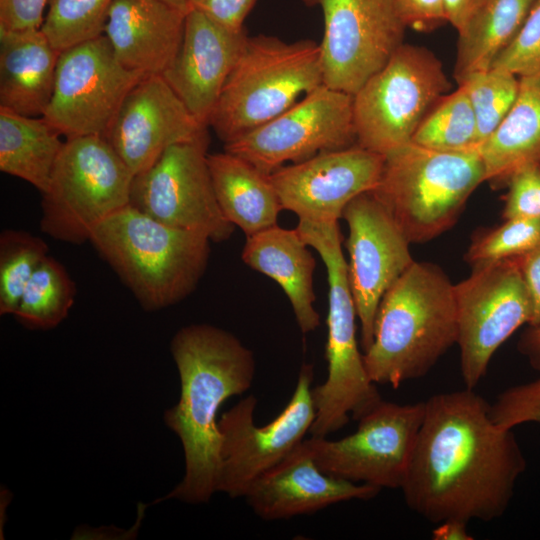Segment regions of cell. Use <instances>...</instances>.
Segmentation results:
<instances>
[{
	"instance_id": "6da1fadb",
	"label": "cell",
	"mask_w": 540,
	"mask_h": 540,
	"mask_svg": "<svg viewBox=\"0 0 540 540\" xmlns=\"http://www.w3.org/2000/svg\"><path fill=\"white\" fill-rule=\"evenodd\" d=\"M526 465L513 429L497 425L490 403L465 387L425 401L401 490L406 505L431 523L489 522L505 513Z\"/></svg>"
},
{
	"instance_id": "7a4b0ae2",
	"label": "cell",
	"mask_w": 540,
	"mask_h": 540,
	"mask_svg": "<svg viewBox=\"0 0 540 540\" xmlns=\"http://www.w3.org/2000/svg\"><path fill=\"white\" fill-rule=\"evenodd\" d=\"M170 351L180 379L178 402L163 419L179 438L185 458L180 483L160 500L207 503L218 492L222 404L253 384L254 353L234 334L210 324H191L173 336Z\"/></svg>"
},
{
	"instance_id": "3957f363",
	"label": "cell",
	"mask_w": 540,
	"mask_h": 540,
	"mask_svg": "<svg viewBox=\"0 0 540 540\" xmlns=\"http://www.w3.org/2000/svg\"><path fill=\"white\" fill-rule=\"evenodd\" d=\"M457 338L454 284L438 265L414 261L379 303L366 371L376 385L398 388L425 376Z\"/></svg>"
},
{
	"instance_id": "277c9868",
	"label": "cell",
	"mask_w": 540,
	"mask_h": 540,
	"mask_svg": "<svg viewBox=\"0 0 540 540\" xmlns=\"http://www.w3.org/2000/svg\"><path fill=\"white\" fill-rule=\"evenodd\" d=\"M89 242L148 312L187 298L210 256L204 234L161 223L130 204L99 224Z\"/></svg>"
},
{
	"instance_id": "5b68a950",
	"label": "cell",
	"mask_w": 540,
	"mask_h": 540,
	"mask_svg": "<svg viewBox=\"0 0 540 540\" xmlns=\"http://www.w3.org/2000/svg\"><path fill=\"white\" fill-rule=\"evenodd\" d=\"M308 246L316 250L329 285L326 380L312 388L315 419L310 435L327 437L350 420H359L383 399L370 379L356 337L357 312L342 251L338 221L299 220L296 227Z\"/></svg>"
},
{
	"instance_id": "8992f818",
	"label": "cell",
	"mask_w": 540,
	"mask_h": 540,
	"mask_svg": "<svg viewBox=\"0 0 540 540\" xmlns=\"http://www.w3.org/2000/svg\"><path fill=\"white\" fill-rule=\"evenodd\" d=\"M323 84L320 44L248 36L208 126L228 144L277 117Z\"/></svg>"
},
{
	"instance_id": "52a82bcc",
	"label": "cell",
	"mask_w": 540,
	"mask_h": 540,
	"mask_svg": "<svg viewBox=\"0 0 540 540\" xmlns=\"http://www.w3.org/2000/svg\"><path fill=\"white\" fill-rule=\"evenodd\" d=\"M482 182L485 167L479 150L443 152L409 142L385 155L372 192L408 241L423 243L457 222Z\"/></svg>"
},
{
	"instance_id": "ba28073f",
	"label": "cell",
	"mask_w": 540,
	"mask_h": 540,
	"mask_svg": "<svg viewBox=\"0 0 540 540\" xmlns=\"http://www.w3.org/2000/svg\"><path fill=\"white\" fill-rule=\"evenodd\" d=\"M133 173L104 136L67 138L42 193L41 231L70 244L130 204Z\"/></svg>"
},
{
	"instance_id": "9c48e42d",
	"label": "cell",
	"mask_w": 540,
	"mask_h": 540,
	"mask_svg": "<svg viewBox=\"0 0 540 540\" xmlns=\"http://www.w3.org/2000/svg\"><path fill=\"white\" fill-rule=\"evenodd\" d=\"M450 88L431 51L403 43L353 95L357 145L385 156L411 142L424 116Z\"/></svg>"
},
{
	"instance_id": "30bf717a",
	"label": "cell",
	"mask_w": 540,
	"mask_h": 540,
	"mask_svg": "<svg viewBox=\"0 0 540 540\" xmlns=\"http://www.w3.org/2000/svg\"><path fill=\"white\" fill-rule=\"evenodd\" d=\"M313 366L302 364L294 392L271 422L254 421L257 398L248 395L218 420L221 465L218 492L245 497L251 484L292 452L310 432L315 419Z\"/></svg>"
},
{
	"instance_id": "8fae6325",
	"label": "cell",
	"mask_w": 540,
	"mask_h": 540,
	"mask_svg": "<svg viewBox=\"0 0 540 540\" xmlns=\"http://www.w3.org/2000/svg\"><path fill=\"white\" fill-rule=\"evenodd\" d=\"M460 370L466 388L485 376L492 356L521 326L532 304L516 258L472 267L454 284Z\"/></svg>"
},
{
	"instance_id": "7c38bea8",
	"label": "cell",
	"mask_w": 540,
	"mask_h": 540,
	"mask_svg": "<svg viewBox=\"0 0 540 540\" xmlns=\"http://www.w3.org/2000/svg\"><path fill=\"white\" fill-rule=\"evenodd\" d=\"M208 133L166 149L147 169L134 175L130 205L170 226L204 234L219 243L235 226L216 198L209 165Z\"/></svg>"
},
{
	"instance_id": "4fadbf2b",
	"label": "cell",
	"mask_w": 540,
	"mask_h": 540,
	"mask_svg": "<svg viewBox=\"0 0 540 540\" xmlns=\"http://www.w3.org/2000/svg\"><path fill=\"white\" fill-rule=\"evenodd\" d=\"M145 75L125 67L105 35L61 51L42 117L65 139L105 136L125 97Z\"/></svg>"
},
{
	"instance_id": "5bb4252c",
	"label": "cell",
	"mask_w": 540,
	"mask_h": 540,
	"mask_svg": "<svg viewBox=\"0 0 540 540\" xmlns=\"http://www.w3.org/2000/svg\"><path fill=\"white\" fill-rule=\"evenodd\" d=\"M425 401L400 405L382 400L338 440L308 439L317 466L355 483L401 489L424 418Z\"/></svg>"
},
{
	"instance_id": "9a60e30c",
	"label": "cell",
	"mask_w": 540,
	"mask_h": 540,
	"mask_svg": "<svg viewBox=\"0 0 540 540\" xmlns=\"http://www.w3.org/2000/svg\"><path fill=\"white\" fill-rule=\"evenodd\" d=\"M356 144L353 95L321 85L277 117L225 144L224 150L270 175L287 162Z\"/></svg>"
},
{
	"instance_id": "2e32d148",
	"label": "cell",
	"mask_w": 540,
	"mask_h": 540,
	"mask_svg": "<svg viewBox=\"0 0 540 540\" xmlns=\"http://www.w3.org/2000/svg\"><path fill=\"white\" fill-rule=\"evenodd\" d=\"M323 14V84L354 95L403 44L407 26L393 0H304Z\"/></svg>"
},
{
	"instance_id": "e0dca14e",
	"label": "cell",
	"mask_w": 540,
	"mask_h": 540,
	"mask_svg": "<svg viewBox=\"0 0 540 540\" xmlns=\"http://www.w3.org/2000/svg\"><path fill=\"white\" fill-rule=\"evenodd\" d=\"M349 234L348 278L365 352L373 341L379 303L386 291L415 261L410 242L372 191L348 203L342 213Z\"/></svg>"
},
{
	"instance_id": "ac0fdd59",
	"label": "cell",
	"mask_w": 540,
	"mask_h": 540,
	"mask_svg": "<svg viewBox=\"0 0 540 540\" xmlns=\"http://www.w3.org/2000/svg\"><path fill=\"white\" fill-rule=\"evenodd\" d=\"M384 160L356 144L284 165L269 176L283 210L303 221L332 222L355 197L376 188Z\"/></svg>"
},
{
	"instance_id": "d6986e66",
	"label": "cell",
	"mask_w": 540,
	"mask_h": 540,
	"mask_svg": "<svg viewBox=\"0 0 540 540\" xmlns=\"http://www.w3.org/2000/svg\"><path fill=\"white\" fill-rule=\"evenodd\" d=\"M207 134L160 74H146L125 97L105 138L136 175L170 146Z\"/></svg>"
},
{
	"instance_id": "ffe728a7",
	"label": "cell",
	"mask_w": 540,
	"mask_h": 540,
	"mask_svg": "<svg viewBox=\"0 0 540 540\" xmlns=\"http://www.w3.org/2000/svg\"><path fill=\"white\" fill-rule=\"evenodd\" d=\"M248 35L190 9L172 62L161 74L190 113L208 126L212 111Z\"/></svg>"
},
{
	"instance_id": "44dd1931",
	"label": "cell",
	"mask_w": 540,
	"mask_h": 540,
	"mask_svg": "<svg viewBox=\"0 0 540 540\" xmlns=\"http://www.w3.org/2000/svg\"><path fill=\"white\" fill-rule=\"evenodd\" d=\"M380 491L323 472L313 458L308 439H304L260 475L245 498L258 517L273 521L314 513L339 502L372 499Z\"/></svg>"
},
{
	"instance_id": "7402d4cb",
	"label": "cell",
	"mask_w": 540,
	"mask_h": 540,
	"mask_svg": "<svg viewBox=\"0 0 540 540\" xmlns=\"http://www.w3.org/2000/svg\"><path fill=\"white\" fill-rule=\"evenodd\" d=\"M186 14L161 0H114L104 35L125 67L161 75L182 42Z\"/></svg>"
},
{
	"instance_id": "603a6c76",
	"label": "cell",
	"mask_w": 540,
	"mask_h": 540,
	"mask_svg": "<svg viewBox=\"0 0 540 540\" xmlns=\"http://www.w3.org/2000/svg\"><path fill=\"white\" fill-rule=\"evenodd\" d=\"M241 258L251 269L282 288L303 334L320 326V315L314 307L316 261L296 228L286 229L276 224L246 237Z\"/></svg>"
},
{
	"instance_id": "cb8c5ba5",
	"label": "cell",
	"mask_w": 540,
	"mask_h": 540,
	"mask_svg": "<svg viewBox=\"0 0 540 540\" xmlns=\"http://www.w3.org/2000/svg\"><path fill=\"white\" fill-rule=\"evenodd\" d=\"M60 53L41 28H0V107L42 116L52 97Z\"/></svg>"
},
{
	"instance_id": "d4e9b609",
	"label": "cell",
	"mask_w": 540,
	"mask_h": 540,
	"mask_svg": "<svg viewBox=\"0 0 540 540\" xmlns=\"http://www.w3.org/2000/svg\"><path fill=\"white\" fill-rule=\"evenodd\" d=\"M208 165L223 214L246 237L277 224L283 208L268 174L225 150L208 154Z\"/></svg>"
},
{
	"instance_id": "484cf974",
	"label": "cell",
	"mask_w": 540,
	"mask_h": 540,
	"mask_svg": "<svg viewBox=\"0 0 540 540\" xmlns=\"http://www.w3.org/2000/svg\"><path fill=\"white\" fill-rule=\"evenodd\" d=\"M479 153L485 181L493 187L506 186L519 169L540 164V74L519 77L513 106Z\"/></svg>"
},
{
	"instance_id": "4316f807",
	"label": "cell",
	"mask_w": 540,
	"mask_h": 540,
	"mask_svg": "<svg viewBox=\"0 0 540 540\" xmlns=\"http://www.w3.org/2000/svg\"><path fill=\"white\" fill-rule=\"evenodd\" d=\"M42 116L0 107V170L46 191L64 141Z\"/></svg>"
},
{
	"instance_id": "83f0119b",
	"label": "cell",
	"mask_w": 540,
	"mask_h": 540,
	"mask_svg": "<svg viewBox=\"0 0 540 540\" xmlns=\"http://www.w3.org/2000/svg\"><path fill=\"white\" fill-rule=\"evenodd\" d=\"M535 0H483L458 31L454 77L491 68L511 43Z\"/></svg>"
},
{
	"instance_id": "f1b7e54d",
	"label": "cell",
	"mask_w": 540,
	"mask_h": 540,
	"mask_svg": "<svg viewBox=\"0 0 540 540\" xmlns=\"http://www.w3.org/2000/svg\"><path fill=\"white\" fill-rule=\"evenodd\" d=\"M76 292L65 267L48 255L28 281L13 316L28 329L55 328L68 316Z\"/></svg>"
},
{
	"instance_id": "f546056e",
	"label": "cell",
	"mask_w": 540,
	"mask_h": 540,
	"mask_svg": "<svg viewBox=\"0 0 540 540\" xmlns=\"http://www.w3.org/2000/svg\"><path fill=\"white\" fill-rule=\"evenodd\" d=\"M411 142L443 152L479 150L477 122L466 91L460 85L443 95L418 125Z\"/></svg>"
},
{
	"instance_id": "4dcf8cb0",
	"label": "cell",
	"mask_w": 540,
	"mask_h": 540,
	"mask_svg": "<svg viewBox=\"0 0 540 540\" xmlns=\"http://www.w3.org/2000/svg\"><path fill=\"white\" fill-rule=\"evenodd\" d=\"M48 244L24 230L0 234V314L14 315L19 299L34 272L48 256Z\"/></svg>"
},
{
	"instance_id": "1f68e13d",
	"label": "cell",
	"mask_w": 540,
	"mask_h": 540,
	"mask_svg": "<svg viewBox=\"0 0 540 540\" xmlns=\"http://www.w3.org/2000/svg\"><path fill=\"white\" fill-rule=\"evenodd\" d=\"M114 0H47L41 30L58 51L104 35Z\"/></svg>"
},
{
	"instance_id": "d6a6232c",
	"label": "cell",
	"mask_w": 540,
	"mask_h": 540,
	"mask_svg": "<svg viewBox=\"0 0 540 540\" xmlns=\"http://www.w3.org/2000/svg\"><path fill=\"white\" fill-rule=\"evenodd\" d=\"M458 85L466 91L473 108L481 146L513 106L519 77L507 70L489 68L468 75Z\"/></svg>"
},
{
	"instance_id": "836d02e7",
	"label": "cell",
	"mask_w": 540,
	"mask_h": 540,
	"mask_svg": "<svg viewBox=\"0 0 540 540\" xmlns=\"http://www.w3.org/2000/svg\"><path fill=\"white\" fill-rule=\"evenodd\" d=\"M540 242V219H506L473 238L464 259L472 267L519 257Z\"/></svg>"
},
{
	"instance_id": "e575fe53",
	"label": "cell",
	"mask_w": 540,
	"mask_h": 540,
	"mask_svg": "<svg viewBox=\"0 0 540 540\" xmlns=\"http://www.w3.org/2000/svg\"><path fill=\"white\" fill-rule=\"evenodd\" d=\"M491 68L517 77L540 74V0H535L518 33Z\"/></svg>"
},
{
	"instance_id": "d590c367",
	"label": "cell",
	"mask_w": 540,
	"mask_h": 540,
	"mask_svg": "<svg viewBox=\"0 0 540 540\" xmlns=\"http://www.w3.org/2000/svg\"><path fill=\"white\" fill-rule=\"evenodd\" d=\"M490 415L497 425L510 429L524 423L540 424V377L501 392L490 404Z\"/></svg>"
},
{
	"instance_id": "8d00e7d4",
	"label": "cell",
	"mask_w": 540,
	"mask_h": 540,
	"mask_svg": "<svg viewBox=\"0 0 540 540\" xmlns=\"http://www.w3.org/2000/svg\"><path fill=\"white\" fill-rule=\"evenodd\" d=\"M503 218L540 219V164L525 166L509 179Z\"/></svg>"
},
{
	"instance_id": "74e56055",
	"label": "cell",
	"mask_w": 540,
	"mask_h": 540,
	"mask_svg": "<svg viewBox=\"0 0 540 540\" xmlns=\"http://www.w3.org/2000/svg\"><path fill=\"white\" fill-rule=\"evenodd\" d=\"M256 0H190L196 9L219 24L235 31L244 30V22Z\"/></svg>"
},
{
	"instance_id": "f35d334b",
	"label": "cell",
	"mask_w": 540,
	"mask_h": 540,
	"mask_svg": "<svg viewBox=\"0 0 540 540\" xmlns=\"http://www.w3.org/2000/svg\"><path fill=\"white\" fill-rule=\"evenodd\" d=\"M405 25L429 30L447 22L444 0H393Z\"/></svg>"
},
{
	"instance_id": "ab89813d",
	"label": "cell",
	"mask_w": 540,
	"mask_h": 540,
	"mask_svg": "<svg viewBox=\"0 0 540 540\" xmlns=\"http://www.w3.org/2000/svg\"><path fill=\"white\" fill-rule=\"evenodd\" d=\"M47 0H0V28H41Z\"/></svg>"
},
{
	"instance_id": "60d3db41",
	"label": "cell",
	"mask_w": 540,
	"mask_h": 540,
	"mask_svg": "<svg viewBox=\"0 0 540 540\" xmlns=\"http://www.w3.org/2000/svg\"><path fill=\"white\" fill-rule=\"evenodd\" d=\"M516 259L532 304L529 325H536L540 323V242Z\"/></svg>"
},
{
	"instance_id": "b9f144b4",
	"label": "cell",
	"mask_w": 540,
	"mask_h": 540,
	"mask_svg": "<svg viewBox=\"0 0 540 540\" xmlns=\"http://www.w3.org/2000/svg\"><path fill=\"white\" fill-rule=\"evenodd\" d=\"M482 2L483 0H444L447 22L458 32Z\"/></svg>"
},
{
	"instance_id": "7bdbcfd3",
	"label": "cell",
	"mask_w": 540,
	"mask_h": 540,
	"mask_svg": "<svg viewBox=\"0 0 540 540\" xmlns=\"http://www.w3.org/2000/svg\"><path fill=\"white\" fill-rule=\"evenodd\" d=\"M518 350L533 369L540 372V323L528 325L518 342Z\"/></svg>"
},
{
	"instance_id": "ee69618b",
	"label": "cell",
	"mask_w": 540,
	"mask_h": 540,
	"mask_svg": "<svg viewBox=\"0 0 540 540\" xmlns=\"http://www.w3.org/2000/svg\"><path fill=\"white\" fill-rule=\"evenodd\" d=\"M468 522L460 519H447L437 524L432 530L433 540H472L467 530Z\"/></svg>"
},
{
	"instance_id": "f6af8a7d",
	"label": "cell",
	"mask_w": 540,
	"mask_h": 540,
	"mask_svg": "<svg viewBox=\"0 0 540 540\" xmlns=\"http://www.w3.org/2000/svg\"><path fill=\"white\" fill-rule=\"evenodd\" d=\"M166 4L187 13L190 10V0H161Z\"/></svg>"
}]
</instances>
